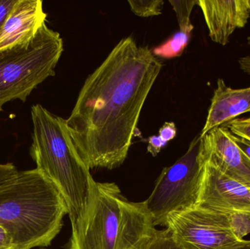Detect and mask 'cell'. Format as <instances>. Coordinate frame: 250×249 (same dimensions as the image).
Listing matches in <instances>:
<instances>
[{"label": "cell", "mask_w": 250, "mask_h": 249, "mask_svg": "<svg viewBox=\"0 0 250 249\" xmlns=\"http://www.w3.org/2000/svg\"><path fill=\"white\" fill-rule=\"evenodd\" d=\"M162 69L147 47L123 38L85 80L66 124L90 169L126 159L144 102Z\"/></svg>", "instance_id": "1"}, {"label": "cell", "mask_w": 250, "mask_h": 249, "mask_svg": "<svg viewBox=\"0 0 250 249\" xmlns=\"http://www.w3.org/2000/svg\"><path fill=\"white\" fill-rule=\"evenodd\" d=\"M66 215L68 209L58 188L37 168L19 171L0 187V225L14 249L49 247Z\"/></svg>", "instance_id": "2"}, {"label": "cell", "mask_w": 250, "mask_h": 249, "mask_svg": "<svg viewBox=\"0 0 250 249\" xmlns=\"http://www.w3.org/2000/svg\"><path fill=\"white\" fill-rule=\"evenodd\" d=\"M31 116L33 132L29 154L37 169L58 188L74 229L86 214L96 181L73 143L65 119L40 104L32 107Z\"/></svg>", "instance_id": "3"}, {"label": "cell", "mask_w": 250, "mask_h": 249, "mask_svg": "<svg viewBox=\"0 0 250 249\" xmlns=\"http://www.w3.org/2000/svg\"><path fill=\"white\" fill-rule=\"evenodd\" d=\"M156 230L145 201H129L114 183L96 182L67 249H144Z\"/></svg>", "instance_id": "4"}, {"label": "cell", "mask_w": 250, "mask_h": 249, "mask_svg": "<svg viewBox=\"0 0 250 249\" xmlns=\"http://www.w3.org/2000/svg\"><path fill=\"white\" fill-rule=\"evenodd\" d=\"M63 51L60 34L45 23L30 40L1 50L0 111L10 101L26 102L38 85L55 76Z\"/></svg>", "instance_id": "5"}, {"label": "cell", "mask_w": 250, "mask_h": 249, "mask_svg": "<svg viewBox=\"0 0 250 249\" xmlns=\"http://www.w3.org/2000/svg\"><path fill=\"white\" fill-rule=\"evenodd\" d=\"M202 137L197 135L186 153L173 165L164 168L146 200L154 226L166 227L170 214L198 206L204 173Z\"/></svg>", "instance_id": "6"}, {"label": "cell", "mask_w": 250, "mask_h": 249, "mask_svg": "<svg viewBox=\"0 0 250 249\" xmlns=\"http://www.w3.org/2000/svg\"><path fill=\"white\" fill-rule=\"evenodd\" d=\"M166 228L176 241L193 249H235L246 241L236 238L227 213L199 206L172 213Z\"/></svg>", "instance_id": "7"}, {"label": "cell", "mask_w": 250, "mask_h": 249, "mask_svg": "<svg viewBox=\"0 0 250 249\" xmlns=\"http://www.w3.org/2000/svg\"><path fill=\"white\" fill-rule=\"evenodd\" d=\"M203 152L205 161L197 206L225 213L250 212V189L228 176L207 156L204 149Z\"/></svg>", "instance_id": "8"}, {"label": "cell", "mask_w": 250, "mask_h": 249, "mask_svg": "<svg viewBox=\"0 0 250 249\" xmlns=\"http://www.w3.org/2000/svg\"><path fill=\"white\" fill-rule=\"evenodd\" d=\"M201 137L207 156L228 176L250 189V159L235 143L230 130L217 127Z\"/></svg>", "instance_id": "9"}, {"label": "cell", "mask_w": 250, "mask_h": 249, "mask_svg": "<svg viewBox=\"0 0 250 249\" xmlns=\"http://www.w3.org/2000/svg\"><path fill=\"white\" fill-rule=\"evenodd\" d=\"M211 40L226 45L232 34L245 27L250 17V0H198Z\"/></svg>", "instance_id": "10"}, {"label": "cell", "mask_w": 250, "mask_h": 249, "mask_svg": "<svg viewBox=\"0 0 250 249\" xmlns=\"http://www.w3.org/2000/svg\"><path fill=\"white\" fill-rule=\"evenodd\" d=\"M46 18L41 0H16L0 29V51L32 39Z\"/></svg>", "instance_id": "11"}, {"label": "cell", "mask_w": 250, "mask_h": 249, "mask_svg": "<svg viewBox=\"0 0 250 249\" xmlns=\"http://www.w3.org/2000/svg\"><path fill=\"white\" fill-rule=\"evenodd\" d=\"M247 113H250V86L233 89L228 86L223 79L219 78L205 125L200 134L203 137L211 130L226 126Z\"/></svg>", "instance_id": "12"}, {"label": "cell", "mask_w": 250, "mask_h": 249, "mask_svg": "<svg viewBox=\"0 0 250 249\" xmlns=\"http://www.w3.org/2000/svg\"><path fill=\"white\" fill-rule=\"evenodd\" d=\"M192 32L191 30H179L161 45L153 48L151 53L154 57L163 58L180 57L189 44Z\"/></svg>", "instance_id": "13"}, {"label": "cell", "mask_w": 250, "mask_h": 249, "mask_svg": "<svg viewBox=\"0 0 250 249\" xmlns=\"http://www.w3.org/2000/svg\"><path fill=\"white\" fill-rule=\"evenodd\" d=\"M144 249H193L176 241L168 230L157 229L154 238ZM235 249H250V240H246L240 247Z\"/></svg>", "instance_id": "14"}, {"label": "cell", "mask_w": 250, "mask_h": 249, "mask_svg": "<svg viewBox=\"0 0 250 249\" xmlns=\"http://www.w3.org/2000/svg\"><path fill=\"white\" fill-rule=\"evenodd\" d=\"M169 2L176 13L179 30H193V25L190 22V15L195 4H198V0H170Z\"/></svg>", "instance_id": "15"}, {"label": "cell", "mask_w": 250, "mask_h": 249, "mask_svg": "<svg viewBox=\"0 0 250 249\" xmlns=\"http://www.w3.org/2000/svg\"><path fill=\"white\" fill-rule=\"evenodd\" d=\"M131 10L141 17H150L161 14L164 5L163 0H129Z\"/></svg>", "instance_id": "16"}, {"label": "cell", "mask_w": 250, "mask_h": 249, "mask_svg": "<svg viewBox=\"0 0 250 249\" xmlns=\"http://www.w3.org/2000/svg\"><path fill=\"white\" fill-rule=\"evenodd\" d=\"M230 228L236 238L245 241V237L250 234V212H229Z\"/></svg>", "instance_id": "17"}, {"label": "cell", "mask_w": 250, "mask_h": 249, "mask_svg": "<svg viewBox=\"0 0 250 249\" xmlns=\"http://www.w3.org/2000/svg\"><path fill=\"white\" fill-rule=\"evenodd\" d=\"M224 127H227L234 135L243 137L250 141V117L236 118Z\"/></svg>", "instance_id": "18"}, {"label": "cell", "mask_w": 250, "mask_h": 249, "mask_svg": "<svg viewBox=\"0 0 250 249\" xmlns=\"http://www.w3.org/2000/svg\"><path fill=\"white\" fill-rule=\"evenodd\" d=\"M18 172L17 168L13 163L0 164V187L13 179Z\"/></svg>", "instance_id": "19"}, {"label": "cell", "mask_w": 250, "mask_h": 249, "mask_svg": "<svg viewBox=\"0 0 250 249\" xmlns=\"http://www.w3.org/2000/svg\"><path fill=\"white\" fill-rule=\"evenodd\" d=\"M177 134V129L173 122H166L159 130V136L163 141L168 143L175 138Z\"/></svg>", "instance_id": "20"}, {"label": "cell", "mask_w": 250, "mask_h": 249, "mask_svg": "<svg viewBox=\"0 0 250 249\" xmlns=\"http://www.w3.org/2000/svg\"><path fill=\"white\" fill-rule=\"evenodd\" d=\"M148 147H147V151L149 152L153 156H156L160 152L162 149L167 145V143L163 141L161 137L159 135H152L148 138Z\"/></svg>", "instance_id": "21"}, {"label": "cell", "mask_w": 250, "mask_h": 249, "mask_svg": "<svg viewBox=\"0 0 250 249\" xmlns=\"http://www.w3.org/2000/svg\"><path fill=\"white\" fill-rule=\"evenodd\" d=\"M16 0H0V29Z\"/></svg>", "instance_id": "22"}, {"label": "cell", "mask_w": 250, "mask_h": 249, "mask_svg": "<svg viewBox=\"0 0 250 249\" xmlns=\"http://www.w3.org/2000/svg\"><path fill=\"white\" fill-rule=\"evenodd\" d=\"M0 249H14L7 231L0 225Z\"/></svg>", "instance_id": "23"}, {"label": "cell", "mask_w": 250, "mask_h": 249, "mask_svg": "<svg viewBox=\"0 0 250 249\" xmlns=\"http://www.w3.org/2000/svg\"><path fill=\"white\" fill-rule=\"evenodd\" d=\"M232 137L238 146L243 151L244 153L250 159V141L243 137H238L232 134Z\"/></svg>", "instance_id": "24"}, {"label": "cell", "mask_w": 250, "mask_h": 249, "mask_svg": "<svg viewBox=\"0 0 250 249\" xmlns=\"http://www.w3.org/2000/svg\"><path fill=\"white\" fill-rule=\"evenodd\" d=\"M248 43L250 46V36L248 38ZM239 64L241 70L247 74L250 75V56L239 58Z\"/></svg>", "instance_id": "25"}, {"label": "cell", "mask_w": 250, "mask_h": 249, "mask_svg": "<svg viewBox=\"0 0 250 249\" xmlns=\"http://www.w3.org/2000/svg\"></svg>", "instance_id": "26"}]
</instances>
